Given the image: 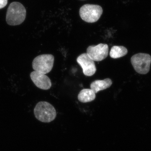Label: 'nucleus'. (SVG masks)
Here are the masks:
<instances>
[{
  "mask_svg": "<svg viewBox=\"0 0 151 151\" xmlns=\"http://www.w3.org/2000/svg\"><path fill=\"white\" fill-rule=\"evenodd\" d=\"M34 113L36 118L44 123H50L56 117V110L50 103L45 101H41L36 105Z\"/></svg>",
  "mask_w": 151,
  "mask_h": 151,
  "instance_id": "f03ea898",
  "label": "nucleus"
},
{
  "mask_svg": "<svg viewBox=\"0 0 151 151\" xmlns=\"http://www.w3.org/2000/svg\"><path fill=\"white\" fill-rule=\"evenodd\" d=\"M112 80L109 78H106L104 80H95L90 84V89L97 94L99 91L105 90L111 87L112 85Z\"/></svg>",
  "mask_w": 151,
  "mask_h": 151,
  "instance_id": "1a4fd4ad",
  "label": "nucleus"
},
{
  "mask_svg": "<svg viewBox=\"0 0 151 151\" xmlns=\"http://www.w3.org/2000/svg\"><path fill=\"white\" fill-rule=\"evenodd\" d=\"M8 4V0H0V9L4 8Z\"/></svg>",
  "mask_w": 151,
  "mask_h": 151,
  "instance_id": "f8f14e48",
  "label": "nucleus"
},
{
  "mask_svg": "<svg viewBox=\"0 0 151 151\" xmlns=\"http://www.w3.org/2000/svg\"><path fill=\"white\" fill-rule=\"evenodd\" d=\"M30 76L34 84L38 88L43 90H48L51 88V80L45 74L33 71L30 73Z\"/></svg>",
  "mask_w": 151,
  "mask_h": 151,
  "instance_id": "6e6552de",
  "label": "nucleus"
},
{
  "mask_svg": "<svg viewBox=\"0 0 151 151\" xmlns=\"http://www.w3.org/2000/svg\"><path fill=\"white\" fill-rule=\"evenodd\" d=\"M131 63L134 69L138 73L146 74L150 71L151 56L147 53H139L132 56Z\"/></svg>",
  "mask_w": 151,
  "mask_h": 151,
  "instance_id": "39448f33",
  "label": "nucleus"
},
{
  "mask_svg": "<svg viewBox=\"0 0 151 151\" xmlns=\"http://www.w3.org/2000/svg\"><path fill=\"white\" fill-rule=\"evenodd\" d=\"M76 61L83 69L84 75L91 76L95 74L97 70L95 63L87 53H84L80 55L77 57Z\"/></svg>",
  "mask_w": 151,
  "mask_h": 151,
  "instance_id": "0eeeda50",
  "label": "nucleus"
},
{
  "mask_svg": "<svg viewBox=\"0 0 151 151\" xmlns=\"http://www.w3.org/2000/svg\"><path fill=\"white\" fill-rule=\"evenodd\" d=\"M54 57L51 54H42L37 56L32 61V66L35 71L47 74L53 67Z\"/></svg>",
  "mask_w": 151,
  "mask_h": 151,
  "instance_id": "7ed1b4c3",
  "label": "nucleus"
},
{
  "mask_svg": "<svg viewBox=\"0 0 151 151\" xmlns=\"http://www.w3.org/2000/svg\"><path fill=\"white\" fill-rule=\"evenodd\" d=\"M96 94L92 89H84L79 92L78 95V99L82 103H89L95 100Z\"/></svg>",
  "mask_w": 151,
  "mask_h": 151,
  "instance_id": "9d476101",
  "label": "nucleus"
},
{
  "mask_svg": "<svg viewBox=\"0 0 151 151\" xmlns=\"http://www.w3.org/2000/svg\"><path fill=\"white\" fill-rule=\"evenodd\" d=\"M26 14V10L21 3L13 2L7 9L6 22L10 26L19 25L24 21Z\"/></svg>",
  "mask_w": 151,
  "mask_h": 151,
  "instance_id": "f257e3e1",
  "label": "nucleus"
},
{
  "mask_svg": "<svg viewBox=\"0 0 151 151\" xmlns=\"http://www.w3.org/2000/svg\"><path fill=\"white\" fill-rule=\"evenodd\" d=\"M86 53L94 61H101L108 56L109 47L106 44L90 45L86 49Z\"/></svg>",
  "mask_w": 151,
  "mask_h": 151,
  "instance_id": "423d86ee",
  "label": "nucleus"
},
{
  "mask_svg": "<svg viewBox=\"0 0 151 151\" xmlns=\"http://www.w3.org/2000/svg\"><path fill=\"white\" fill-rule=\"evenodd\" d=\"M128 52V50L125 47L114 46L111 49L110 55L111 58L116 59L125 56Z\"/></svg>",
  "mask_w": 151,
  "mask_h": 151,
  "instance_id": "9b49d317",
  "label": "nucleus"
},
{
  "mask_svg": "<svg viewBox=\"0 0 151 151\" xmlns=\"http://www.w3.org/2000/svg\"><path fill=\"white\" fill-rule=\"evenodd\" d=\"M103 12V9L100 6L87 4L81 7L79 15L84 22L94 23L100 19Z\"/></svg>",
  "mask_w": 151,
  "mask_h": 151,
  "instance_id": "20e7f679",
  "label": "nucleus"
}]
</instances>
